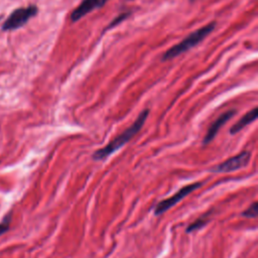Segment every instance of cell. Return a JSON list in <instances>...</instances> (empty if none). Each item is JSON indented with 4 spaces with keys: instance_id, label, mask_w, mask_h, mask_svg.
<instances>
[{
    "instance_id": "1",
    "label": "cell",
    "mask_w": 258,
    "mask_h": 258,
    "mask_svg": "<svg viewBox=\"0 0 258 258\" xmlns=\"http://www.w3.org/2000/svg\"><path fill=\"white\" fill-rule=\"evenodd\" d=\"M149 114L148 109H144L136 118V120L132 123L130 127H128L126 130H124L121 134L116 136L114 139H112L106 146L96 150L93 154V159L95 160H104L109 155L120 149L122 146H124L130 139H132L142 128L144 125L147 117Z\"/></svg>"
},
{
    "instance_id": "12",
    "label": "cell",
    "mask_w": 258,
    "mask_h": 258,
    "mask_svg": "<svg viewBox=\"0 0 258 258\" xmlns=\"http://www.w3.org/2000/svg\"><path fill=\"white\" fill-rule=\"evenodd\" d=\"M9 223H10V218L6 217V219H4L1 223H0V236L2 234H4L5 232L8 231L9 229Z\"/></svg>"
},
{
    "instance_id": "7",
    "label": "cell",
    "mask_w": 258,
    "mask_h": 258,
    "mask_svg": "<svg viewBox=\"0 0 258 258\" xmlns=\"http://www.w3.org/2000/svg\"><path fill=\"white\" fill-rule=\"evenodd\" d=\"M101 0H83L80 5L75 8L71 14V20L76 22L90 13L92 10L101 7L100 6Z\"/></svg>"
},
{
    "instance_id": "4",
    "label": "cell",
    "mask_w": 258,
    "mask_h": 258,
    "mask_svg": "<svg viewBox=\"0 0 258 258\" xmlns=\"http://www.w3.org/2000/svg\"><path fill=\"white\" fill-rule=\"evenodd\" d=\"M201 185H202L201 182H195V183H190V184H187V185L181 187L173 196H171L168 199H165V200L159 202L156 205V207L154 208V214L156 216L162 215L163 213L168 211L170 208L175 206L178 202H180L183 198H185L188 194H190L191 191L198 189Z\"/></svg>"
},
{
    "instance_id": "3",
    "label": "cell",
    "mask_w": 258,
    "mask_h": 258,
    "mask_svg": "<svg viewBox=\"0 0 258 258\" xmlns=\"http://www.w3.org/2000/svg\"><path fill=\"white\" fill-rule=\"evenodd\" d=\"M37 7L35 5H29L26 7H20L13 10L7 17L2 25V29L5 31L15 30L22 27L28 22L30 18L36 15Z\"/></svg>"
},
{
    "instance_id": "13",
    "label": "cell",
    "mask_w": 258,
    "mask_h": 258,
    "mask_svg": "<svg viewBox=\"0 0 258 258\" xmlns=\"http://www.w3.org/2000/svg\"><path fill=\"white\" fill-rule=\"evenodd\" d=\"M107 1H108V0H101V2H100V6H103Z\"/></svg>"
},
{
    "instance_id": "8",
    "label": "cell",
    "mask_w": 258,
    "mask_h": 258,
    "mask_svg": "<svg viewBox=\"0 0 258 258\" xmlns=\"http://www.w3.org/2000/svg\"><path fill=\"white\" fill-rule=\"evenodd\" d=\"M257 118V107H254L252 110L247 112L237 123H235L232 128L230 129L231 134H236L239 131H241L243 128H245L248 124L255 121Z\"/></svg>"
},
{
    "instance_id": "9",
    "label": "cell",
    "mask_w": 258,
    "mask_h": 258,
    "mask_svg": "<svg viewBox=\"0 0 258 258\" xmlns=\"http://www.w3.org/2000/svg\"><path fill=\"white\" fill-rule=\"evenodd\" d=\"M209 215H210V213H207V214H205L203 217L197 219L194 223H191V224L187 227L186 232H187V233H190V232H194V231L199 230V229H201L202 227H204V226L208 223V221H209Z\"/></svg>"
},
{
    "instance_id": "11",
    "label": "cell",
    "mask_w": 258,
    "mask_h": 258,
    "mask_svg": "<svg viewBox=\"0 0 258 258\" xmlns=\"http://www.w3.org/2000/svg\"><path fill=\"white\" fill-rule=\"evenodd\" d=\"M130 15V12H124V13H121V14H119L115 19H113V21L108 25V29H110V28H112V27H114V26H116L117 24H119L120 22H122L125 18H127L128 16Z\"/></svg>"
},
{
    "instance_id": "6",
    "label": "cell",
    "mask_w": 258,
    "mask_h": 258,
    "mask_svg": "<svg viewBox=\"0 0 258 258\" xmlns=\"http://www.w3.org/2000/svg\"><path fill=\"white\" fill-rule=\"evenodd\" d=\"M235 113H236L235 110H229V111L223 113L220 117H218V119L209 128V130L204 138V144L210 143L216 137L217 133L223 127V125H225L235 115Z\"/></svg>"
},
{
    "instance_id": "2",
    "label": "cell",
    "mask_w": 258,
    "mask_h": 258,
    "mask_svg": "<svg viewBox=\"0 0 258 258\" xmlns=\"http://www.w3.org/2000/svg\"><path fill=\"white\" fill-rule=\"evenodd\" d=\"M216 24L217 23L215 21H213V22H210L207 25L195 30L194 32L188 34L185 38H183L180 42L176 43L175 45H173L169 49H167L161 56V59L163 61L169 60V59L187 51L188 49L195 47L202 40H204L211 32H213V30L216 28Z\"/></svg>"
},
{
    "instance_id": "5",
    "label": "cell",
    "mask_w": 258,
    "mask_h": 258,
    "mask_svg": "<svg viewBox=\"0 0 258 258\" xmlns=\"http://www.w3.org/2000/svg\"><path fill=\"white\" fill-rule=\"evenodd\" d=\"M251 152L248 150L242 151L239 154L230 157L229 159L225 160L224 162L214 166L211 168L212 172H231L234 170H238L242 167H245L250 160Z\"/></svg>"
},
{
    "instance_id": "14",
    "label": "cell",
    "mask_w": 258,
    "mask_h": 258,
    "mask_svg": "<svg viewBox=\"0 0 258 258\" xmlns=\"http://www.w3.org/2000/svg\"><path fill=\"white\" fill-rule=\"evenodd\" d=\"M189 1H190V2H192V1H195V0H189Z\"/></svg>"
},
{
    "instance_id": "10",
    "label": "cell",
    "mask_w": 258,
    "mask_h": 258,
    "mask_svg": "<svg viewBox=\"0 0 258 258\" xmlns=\"http://www.w3.org/2000/svg\"><path fill=\"white\" fill-rule=\"evenodd\" d=\"M257 202H254L250 207H248L243 213L242 216L246 217V218H251V219H255L257 218V214H258V207H257Z\"/></svg>"
}]
</instances>
